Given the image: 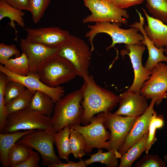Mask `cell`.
Masks as SVG:
<instances>
[{
    "mask_svg": "<svg viewBox=\"0 0 167 167\" xmlns=\"http://www.w3.org/2000/svg\"><path fill=\"white\" fill-rule=\"evenodd\" d=\"M84 80L80 89L83 96L82 123L86 125L95 114L113 109L119 103L120 98L119 95L98 85L91 75Z\"/></svg>",
    "mask_w": 167,
    "mask_h": 167,
    "instance_id": "cell-1",
    "label": "cell"
},
{
    "mask_svg": "<svg viewBox=\"0 0 167 167\" xmlns=\"http://www.w3.org/2000/svg\"><path fill=\"white\" fill-rule=\"evenodd\" d=\"M83 99L79 89L63 96L55 103L51 122L56 132L67 126L71 127L82 123L84 109L80 103Z\"/></svg>",
    "mask_w": 167,
    "mask_h": 167,
    "instance_id": "cell-2",
    "label": "cell"
},
{
    "mask_svg": "<svg viewBox=\"0 0 167 167\" xmlns=\"http://www.w3.org/2000/svg\"><path fill=\"white\" fill-rule=\"evenodd\" d=\"M37 75L42 82L52 87L60 86L78 76L72 64L58 54L42 64L39 68Z\"/></svg>",
    "mask_w": 167,
    "mask_h": 167,
    "instance_id": "cell-3",
    "label": "cell"
},
{
    "mask_svg": "<svg viewBox=\"0 0 167 167\" xmlns=\"http://www.w3.org/2000/svg\"><path fill=\"white\" fill-rule=\"evenodd\" d=\"M121 25L116 23L102 22L96 23L92 25H88L89 31L86 33L85 37H89L91 52L94 49V38L96 35L100 33L107 34L112 39V43L106 48V50L114 47L117 44H142L141 42L144 40V37L142 33L138 32L140 31L139 28L132 27L129 29H123L120 28Z\"/></svg>",
    "mask_w": 167,
    "mask_h": 167,
    "instance_id": "cell-4",
    "label": "cell"
},
{
    "mask_svg": "<svg viewBox=\"0 0 167 167\" xmlns=\"http://www.w3.org/2000/svg\"><path fill=\"white\" fill-rule=\"evenodd\" d=\"M51 117L28 107L9 114L0 133L27 130H42L52 127Z\"/></svg>",
    "mask_w": 167,
    "mask_h": 167,
    "instance_id": "cell-5",
    "label": "cell"
},
{
    "mask_svg": "<svg viewBox=\"0 0 167 167\" xmlns=\"http://www.w3.org/2000/svg\"><path fill=\"white\" fill-rule=\"evenodd\" d=\"M56 132L53 127L44 130H35L23 136L17 142L36 151L41 156L43 165L51 167L61 162L54 148Z\"/></svg>",
    "mask_w": 167,
    "mask_h": 167,
    "instance_id": "cell-6",
    "label": "cell"
},
{
    "mask_svg": "<svg viewBox=\"0 0 167 167\" xmlns=\"http://www.w3.org/2000/svg\"><path fill=\"white\" fill-rule=\"evenodd\" d=\"M91 52L89 47L83 40L71 35L60 48L58 54L71 62L76 69L78 76L84 79L89 75Z\"/></svg>",
    "mask_w": 167,
    "mask_h": 167,
    "instance_id": "cell-7",
    "label": "cell"
},
{
    "mask_svg": "<svg viewBox=\"0 0 167 167\" xmlns=\"http://www.w3.org/2000/svg\"><path fill=\"white\" fill-rule=\"evenodd\" d=\"M91 14L84 18V23L109 22L126 24L130 16L127 11L120 8L110 0H83Z\"/></svg>",
    "mask_w": 167,
    "mask_h": 167,
    "instance_id": "cell-8",
    "label": "cell"
},
{
    "mask_svg": "<svg viewBox=\"0 0 167 167\" xmlns=\"http://www.w3.org/2000/svg\"><path fill=\"white\" fill-rule=\"evenodd\" d=\"M104 112L100 113L96 116H93L87 125L71 127L83 136L86 143L85 153H90L94 148L98 149L105 148L108 151L111 149L109 141L110 138V133L104 126Z\"/></svg>",
    "mask_w": 167,
    "mask_h": 167,
    "instance_id": "cell-9",
    "label": "cell"
},
{
    "mask_svg": "<svg viewBox=\"0 0 167 167\" xmlns=\"http://www.w3.org/2000/svg\"><path fill=\"white\" fill-rule=\"evenodd\" d=\"M138 118L124 116L110 111L104 112V125L110 131L111 136L109 141L111 149L121 156L118 151Z\"/></svg>",
    "mask_w": 167,
    "mask_h": 167,
    "instance_id": "cell-10",
    "label": "cell"
},
{
    "mask_svg": "<svg viewBox=\"0 0 167 167\" xmlns=\"http://www.w3.org/2000/svg\"><path fill=\"white\" fill-rule=\"evenodd\" d=\"M167 64L159 63L152 71L149 78L143 83L140 93L147 100L156 98L158 105L167 97Z\"/></svg>",
    "mask_w": 167,
    "mask_h": 167,
    "instance_id": "cell-11",
    "label": "cell"
},
{
    "mask_svg": "<svg viewBox=\"0 0 167 167\" xmlns=\"http://www.w3.org/2000/svg\"><path fill=\"white\" fill-rule=\"evenodd\" d=\"M26 39L32 43L54 48H60L71 35L67 30L58 27L25 28Z\"/></svg>",
    "mask_w": 167,
    "mask_h": 167,
    "instance_id": "cell-12",
    "label": "cell"
},
{
    "mask_svg": "<svg viewBox=\"0 0 167 167\" xmlns=\"http://www.w3.org/2000/svg\"><path fill=\"white\" fill-rule=\"evenodd\" d=\"M125 47V49L121 51V54L123 57L125 55L129 56L134 75L133 82L127 90L140 93L143 83L152 74V71L145 68L142 63V55L146 46L142 44H136L126 45Z\"/></svg>",
    "mask_w": 167,
    "mask_h": 167,
    "instance_id": "cell-13",
    "label": "cell"
},
{
    "mask_svg": "<svg viewBox=\"0 0 167 167\" xmlns=\"http://www.w3.org/2000/svg\"><path fill=\"white\" fill-rule=\"evenodd\" d=\"M0 71L6 77L8 81H14L23 84L27 88L34 92L40 91L48 95L56 103L64 95L65 91L63 87H55L49 86L42 82L37 75L30 73L25 76L16 75L11 72L3 65H0Z\"/></svg>",
    "mask_w": 167,
    "mask_h": 167,
    "instance_id": "cell-14",
    "label": "cell"
},
{
    "mask_svg": "<svg viewBox=\"0 0 167 167\" xmlns=\"http://www.w3.org/2000/svg\"><path fill=\"white\" fill-rule=\"evenodd\" d=\"M20 46L27 55L31 73L37 75L40 66L48 59L58 54L60 48L48 47L30 42L26 38L21 39Z\"/></svg>",
    "mask_w": 167,
    "mask_h": 167,
    "instance_id": "cell-15",
    "label": "cell"
},
{
    "mask_svg": "<svg viewBox=\"0 0 167 167\" xmlns=\"http://www.w3.org/2000/svg\"><path fill=\"white\" fill-rule=\"evenodd\" d=\"M119 96V105L115 114L124 116L138 117L149 105L145 98L140 93L127 90Z\"/></svg>",
    "mask_w": 167,
    "mask_h": 167,
    "instance_id": "cell-16",
    "label": "cell"
},
{
    "mask_svg": "<svg viewBox=\"0 0 167 167\" xmlns=\"http://www.w3.org/2000/svg\"><path fill=\"white\" fill-rule=\"evenodd\" d=\"M156 99V98L152 99L146 111L137 118L123 144L118 151L122 156L132 145L140 141L144 135L148 133L149 124L154 110L153 107Z\"/></svg>",
    "mask_w": 167,
    "mask_h": 167,
    "instance_id": "cell-17",
    "label": "cell"
},
{
    "mask_svg": "<svg viewBox=\"0 0 167 167\" xmlns=\"http://www.w3.org/2000/svg\"><path fill=\"white\" fill-rule=\"evenodd\" d=\"M142 9L148 24L144 25V32L156 47L165 49L164 53L167 56V25L149 16L144 8Z\"/></svg>",
    "mask_w": 167,
    "mask_h": 167,
    "instance_id": "cell-18",
    "label": "cell"
},
{
    "mask_svg": "<svg viewBox=\"0 0 167 167\" xmlns=\"http://www.w3.org/2000/svg\"><path fill=\"white\" fill-rule=\"evenodd\" d=\"M35 130L19 131L0 134V161L4 167L8 166V155L14 145L22 137Z\"/></svg>",
    "mask_w": 167,
    "mask_h": 167,
    "instance_id": "cell-19",
    "label": "cell"
},
{
    "mask_svg": "<svg viewBox=\"0 0 167 167\" xmlns=\"http://www.w3.org/2000/svg\"><path fill=\"white\" fill-rule=\"evenodd\" d=\"M25 13L22 10L16 8L9 5L3 0H0V20L5 17L8 18L10 20L9 23L11 27L14 30L15 34V40H17V31L15 22L22 28L25 26L23 17Z\"/></svg>",
    "mask_w": 167,
    "mask_h": 167,
    "instance_id": "cell-20",
    "label": "cell"
},
{
    "mask_svg": "<svg viewBox=\"0 0 167 167\" xmlns=\"http://www.w3.org/2000/svg\"><path fill=\"white\" fill-rule=\"evenodd\" d=\"M55 103L47 94L36 91L34 94L28 108L51 117L54 110Z\"/></svg>",
    "mask_w": 167,
    "mask_h": 167,
    "instance_id": "cell-21",
    "label": "cell"
},
{
    "mask_svg": "<svg viewBox=\"0 0 167 167\" xmlns=\"http://www.w3.org/2000/svg\"><path fill=\"white\" fill-rule=\"evenodd\" d=\"M148 133L139 141L132 145L120 158L119 167H131L133 163L138 159L146 149Z\"/></svg>",
    "mask_w": 167,
    "mask_h": 167,
    "instance_id": "cell-22",
    "label": "cell"
},
{
    "mask_svg": "<svg viewBox=\"0 0 167 167\" xmlns=\"http://www.w3.org/2000/svg\"><path fill=\"white\" fill-rule=\"evenodd\" d=\"M33 152L30 147L17 142L9 152L8 157L9 167H16L28 158Z\"/></svg>",
    "mask_w": 167,
    "mask_h": 167,
    "instance_id": "cell-23",
    "label": "cell"
},
{
    "mask_svg": "<svg viewBox=\"0 0 167 167\" xmlns=\"http://www.w3.org/2000/svg\"><path fill=\"white\" fill-rule=\"evenodd\" d=\"M90 155V158L85 161L86 166L95 162H99L108 167H117L119 165L118 159L122 157L113 149L104 152L101 149H99L96 153Z\"/></svg>",
    "mask_w": 167,
    "mask_h": 167,
    "instance_id": "cell-24",
    "label": "cell"
},
{
    "mask_svg": "<svg viewBox=\"0 0 167 167\" xmlns=\"http://www.w3.org/2000/svg\"><path fill=\"white\" fill-rule=\"evenodd\" d=\"M71 128L67 126L61 131L56 132L55 135L56 144L59 158L69 161V156L71 153L69 136Z\"/></svg>",
    "mask_w": 167,
    "mask_h": 167,
    "instance_id": "cell-25",
    "label": "cell"
},
{
    "mask_svg": "<svg viewBox=\"0 0 167 167\" xmlns=\"http://www.w3.org/2000/svg\"><path fill=\"white\" fill-rule=\"evenodd\" d=\"M144 45L148 52V57L144 66L147 69L152 71L159 63L162 62H167V56L164 54L165 50L164 49L156 48L150 40H146Z\"/></svg>",
    "mask_w": 167,
    "mask_h": 167,
    "instance_id": "cell-26",
    "label": "cell"
},
{
    "mask_svg": "<svg viewBox=\"0 0 167 167\" xmlns=\"http://www.w3.org/2000/svg\"><path fill=\"white\" fill-rule=\"evenodd\" d=\"M2 65L7 69L17 75L25 76L30 73L27 57L23 52L19 57L9 59Z\"/></svg>",
    "mask_w": 167,
    "mask_h": 167,
    "instance_id": "cell-27",
    "label": "cell"
},
{
    "mask_svg": "<svg viewBox=\"0 0 167 167\" xmlns=\"http://www.w3.org/2000/svg\"><path fill=\"white\" fill-rule=\"evenodd\" d=\"M35 92L27 88L20 94L10 101L6 105L8 114L28 108Z\"/></svg>",
    "mask_w": 167,
    "mask_h": 167,
    "instance_id": "cell-28",
    "label": "cell"
},
{
    "mask_svg": "<svg viewBox=\"0 0 167 167\" xmlns=\"http://www.w3.org/2000/svg\"><path fill=\"white\" fill-rule=\"evenodd\" d=\"M69 141L71 153L76 159H82L86 155V143L83 136L77 131L71 128Z\"/></svg>",
    "mask_w": 167,
    "mask_h": 167,
    "instance_id": "cell-29",
    "label": "cell"
},
{
    "mask_svg": "<svg viewBox=\"0 0 167 167\" xmlns=\"http://www.w3.org/2000/svg\"><path fill=\"white\" fill-rule=\"evenodd\" d=\"M146 7L152 17L167 23V0H145Z\"/></svg>",
    "mask_w": 167,
    "mask_h": 167,
    "instance_id": "cell-30",
    "label": "cell"
},
{
    "mask_svg": "<svg viewBox=\"0 0 167 167\" xmlns=\"http://www.w3.org/2000/svg\"><path fill=\"white\" fill-rule=\"evenodd\" d=\"M164 125V119L162 114L157 115L154 110L150 120L148 128V135L146 145L145 152L148 154L152 145L157 141L156 137V129L161 128Z\"/></svg>",
    "mask_w": 167,
    "mask_h": 167,
    "instance_id": "cell-31",
    "label": "cell"
},
{
    "mask_svg": "<svg viewBox=\"0 0 167 167\" xmlns=\"http://www.w3.org/2000/svg\"><path fill=\"white\" fill-rule=\"evenodd\" d=\"M7 80L6 77L2 73L0 74V131L3 129L8 116L5 101V89Z\"/></svg>",
    "mask_w": 167,
    "mask_h": 167,
    "instance_id": "cell-32",
    "label": "cell"
},
{
    "mask_svg": "<svg viewBox=\"0 0 167 167\" xmlns=\"http://www.w3.org/2000/svg\"><path fill=\"white\" fill-rule=\"evenodd\" d=\"M30 12L33 22L38 23L43 17L50 0H29Z\"/></svg>",
    "mask_w": 167,
    "mask_h": 167,
    "instance_id": "cell-33",
    "label": "cell"
},
{
    "mask_svg": "<svg viewBox=\"0 0 167 167\" xmlns=\"http://www.w3.org/2000/svg\"><path fill=\"white\" fill-rule=\"evenodd\" d=\"M26 89L23 84L19 82L7 80L5 89V101L6 105Z\"/></svg>",
    "mask_w": 167,
    "mask_h": 167,
    "instance_id": "cell-34",
    "label": "cell"
},
{
    "mask_svg": "<svg viewBox=\"0 0 167 167\" xmlns=\"http://www.w3.org/2000/svg\"><path fill=\"white\" fill-rule=\"evenodd\" d=\"M166 161L157 155L146 154L138 161L135 167H164Z\"/></svg>",
    "mask_w": 167,
    "mask_h": 167,
    "instance_id": "cell-35",
    "label": "cell"
},
{
    "mask_svg": "<svg viewBox=\"0 0 167 167\" xmlns=\"http://www.w3.org/2000/svg\"><path fill=\"white\" fill-rule=\"evenodd\" d=\"M21 54L20 51L15 45H7L4 43L0 44V62L1 64L3 65L13 56L18 57Z\"/></svg>",
    "mask_w": 167,
    "mask_h": 167,
    "instance_id": "cell-36",
    "label": "cell"
},
{
    "mask_svg": "<svg viewBox=\"0 0 167 167\" xmlns=\"http://www.w3.org/2000/svg\"><path fill=\"white\" fill-rule=\"evenodd\" d=\"M40 154L34 151L32 154L25 161L17 165L16 167H38L40 160Z\"/></svg>",
    "mask_w": 167,
    "mask_h": 167,
    "instance_id": "cell-37",
    "label": "cell"
},
{
    "mask_svg": "<svg viewBox=\"0 0 167 167\" xmlns=\"http://www.w3.org/2000/svg\"><path fill=\"white\" fill-rule=\"evenodd\" d=\"M9 5L22 10L30 11L29 0H3Z\"/></svg>",
    "mask_w": 167,
    "mask_h": 167,
    "instance_id": "cell-38",
    "label": "cell"
},
{
    "mask_svg": "<svg viewBox=\"0 0 167 167\" xmlns=\"http://www.w3.org/2000/svg\"><path fill=\"white\" fill-rule=\"evenodd\" d=\"M117 7L125 9L142 3L145 0H110Z\"/></svg>",
    "mask_w": 167,
    "mask_h": 167,
    "instance_id": "cell-39",
    "label": "cell"
},
{
    "mask_svg": "<svg viewBox=\"0 0 167 167\" xmlns=\"http://www.w3.org/2000/svg\"><path fill=\"white\" fill-rule=\"evenodd\" d=\"M67 163L61 162L59 163L54 164L51 167H86L85 161L80 159L79 161L75 162L72 161H68Z\"/></svg>",
    "mask_w": 167,
    "mask_h": 167,
    "instance_id": "cell-40",
    "label": "cell"
},
{
    "mask_svg": "<svg viewBox=\"0 0 167 167\" xmlns=\"http://www.w3.org/2000/svg\"><path fill=\"white\" fill-rule=\"evenodd\" d=\"M165 161H167V153L163 156Z\"/></svg>",
    "mask_w": 167,
    "mask_h": 167,
    "instance_id": "cell-41",
    "label": "cell"
},
{
    "mask_svg": "<svg viewBox=\"0 0 167 167\" xmlns=\"http://www.w3.org/2000/svg\"></svg>",
    "mask_w": 167,
    "mask_h": 167,
    "instance_id": "cell-42",
    "label": "cell"
}]
</instances>
